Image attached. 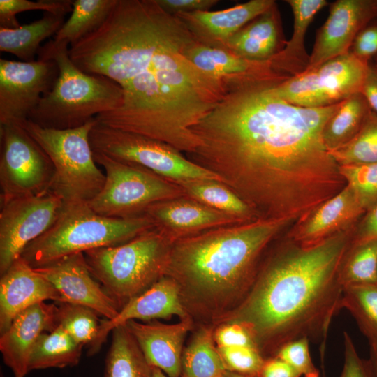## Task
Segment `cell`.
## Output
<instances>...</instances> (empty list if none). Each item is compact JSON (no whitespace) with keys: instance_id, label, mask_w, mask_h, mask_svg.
I'll use <instances>...</instances> for the list:
<instances>
[{"instance_id":"1f68e13d","label":"cell","mask_w":377,"mask_h":377,"mask_svg":"<svg viewBox=\"0 0 377 377\" xmlns=\"http://www.w3.org/2000/svg\"><path fill=\"white\" fill-rule=\"evenodd\" d=\"M177 184L181 187L186 196L244 222L260 219L246 202L221 182L198 180Z\"/></svg>"},{"instance_id":"52a82bcc","label":"cell","mask_w":377,"mask_h":377,"mask_svg":"<svg viewBox=\"0 0 377 377\" xmlns=\"http://www.w3.org/2000/svg\"><path fill=\"white\" fill-rule=\"evenodd\" d=\"M172 243L154 227L123 244L84 254L91 274L119 311L164 276Z\"/></svg>"},{"instance_id":"6da1fadb","label":"cell","mask_w":377,"mask_h":377,"mask_svg":"<svg viewBox=\"0 0 377 377\" xmlns=\"http://www.w3.org/2000/svg\"><path fill=\"white\" fill-rule=\"evenodd\" d=\"M278 82L229 87L192 128L200 144L188 156L221 177L259 218L295 223L346 186L323 140L340 103L297 106L275 93Z\"/></svg>"},{"instance_id":"f1b7e54d","label":"cell","mask_w":377,"mask_h":377,"mask_svg":"<svg viewBox=\"0 0 377 377\" xmlns=\"http://www.w3.org/2000/svg\"><path fill=\"white\" fill-rule=\"evenodd\" d=\"M111 333L104 377H152L153 367L126 325L116 327Z\"/></svg>"},{"instance_id":"cb8c5ba5","label":"cell","mask_w":377,"mask_h":377,"mask_svg":"<svg viewBox=\"0 0 377 377\" xmlns=\"http://www.w3.org/2000/svg\"><path fill=\"white\" fill-rule=\"evenodd\" d=\"M276 3L274 0H251L221 10L175 15L186 24L198 43L223 48L231 36Z\"/></svg>"},{"instance_id":"816d5d0a","label":"cell","mask_w":377,"mask_h":377,"mask_svg":"<svg viewBox=\"0 0 377 377\" xmlns=\"http://www.w3.org/2000/svg\"><path fill=\"white\" fill-rule=\"evenodd\" d=\"M152 377H168L161 369L153 367Z\"/></svg>"},{"instance_id":"7bdbcfd3","label":"cell","mask_w":377,"mask_h":377,"mask_svg":"<svg viewBox=\"0 0 377 377\" xmlns=\"http://www.w3.org/2000/svg\"><path fill=\"white\" fill-rule=\"evenodd\" d=\"M214 338L217 347L254 346L257 348L249 330L238 323H227L216 326Z\"/></svg>"},{"instance_id":"8d00e7d4","label":"cell","mask_w":377,"mask_h":377,"mask_svg":"<svg viewBox=\"0 0 377 377\" xmlns=\"http://www.w3.org/2000/svg\"><path fill=\"white\" fill-rule=\"evenodd\" d=\"M330 154L339 165L377 162V114L371 111L355 137Z\"/></svg>"},{"instance_id":"bcb514c9","label":"cell","mask_w":377,"mask_h":377,"mask_svg":"<svg viewBox=\"0 0 377 377\" xmlns=\"http://www.w3.org/2000/svg\"><path fill=\"white\" fill-rule=\"evenodd\" d=\"M166 12L177 15L209 9L218 3L217 0H156Z\"/></svg>"},{"instance_id":"db71d44e","label":"cell","mask_w":377,"mask_h":377,"mask_svg":"<svg viewBox=\"0 0 377 377\" xmlns=\"http://www.w3.org/2000/svg\"><path fill=\"white\" fill-rule=\"evenodd\" d=\"M369 63L377 68V55L375 56Z\"/></svg>"},{"instance_id":"836d02e7","label":"cell","mask_w":377,"mask_h":377,"mask_svg":"<svg viewBox=\"0 0 377 377\" xmlns=\"http://www.w3.org/2000/svg\"><path fill=\"white\" fill-rule=\"evenodd\" d=\"M340 307L352 315L369 345H377V283L344 288Z\"/></svg>"},{"instance_id":"f546056e","label":"cell","mask_w":377,"mask_h":377,"mask_svg":"<svg viewBox=\"0 0 377 377\" xmlns=\"http://www.w3.org/2000/svg\"><path fill=\"white\" fill-rule=\"evenodd\" d=\"M83 348L57 326L42 333L37 339L30 355L29 370L74 367L80 360Z\"/></svg>"},{"instance_id":"b9f144b4","label":"cell","mask_w":377,"mask_h":377,"mask_svg":"<svg viewBox=\"0 0 377 377\" xmlns=\"http://www.w3.org/2000/svg\"><path fill=\"white\" fill-rule=\"evenodd\" d=\"M343 366L339 377H374L369 360L359 355L354 342L347 332H343Z\"/></svg>"},{"instance_id":"ab89813d","label":"cell","mask_w":377,"mask_h":377,"mask_svg":"<svg viewBox=\"0 0 377 377\" xmlns=\"http://www.w3.org/2000/svg\"><path fill=\"white\" fill-rule=\"evenodd\" d=\"M217 348L227 369L242 375L258 377L266 360L254 346Z\"/></svg>"},{"instance_id":"f6af8a7d","label":"cell","mask_w":377,"mask_h":377,"mask_svg":"<svg viewBox=\"0 0 377 377\" xmlns=\"http://www.w3.org/2000/svg\"><path fill=\"white\" fill-rule=\"evenodd\" d=\"M371 239H377V202L366 210L353 234V244Z\"/></svg>"},{"instance_id":"ee69618b","label":"cell","mask_w":377,"mask_h":377,"mask_svg":"<svg viewBox=\"0 0 377 377\" xmlns=\"http://www.w3.org/2000/svg\"><path fill=\"white\" fill-rule=\"evenodd\" d=\"M354 56L369 64L377 55V24H368L355 38L350 49Z\"/></svg>"},{"instance_id":"44dd1931","label":"cell","mask_w":377,"mask_h":377,"mask_svg":"<svg viewBox=\"0 0 377 377\" xmlns=\"http://www.w3.org/2000/svg\"><path fill=\"white\" fill-rule=\"evenodd\" d=\"M49 300L61 302V296L48 280L19 257L1 275L0 334L21 312Z\"/></svg>"},{"instance_id":"d6986e66","label":"cell","mask_w":377,"mask_h":377,"mask_svg":"<svg viewBox=\"0 0 377 377\" xmlns=\"http://www.w3.org/2000/svg\"><path fill=\"white\" fill-rule=\"evenodd\" d=\"M174 316L179 320L191 318L182 304L178 286L172 279L163 276L149 289L130 300L115 318L101 320L97 339L88 350V355L98 353L108 334L117 326L130 320H169Z\"/></svg>"},{"instance_id":"e575fe53","label":"cell","mask_w":377,"mask_h":377,"mask_svg":"<svg viewBox=\"0 0 377 377\" xmlns=\"http://www.w3.org/2000/svg\"><path fill=\"white\" fill-rule=\"evenodd\" d=\"M344 288L377 283V239L352 244L340 270Z\"/></svg>"},{"instance_id":"681fc988","label":"cell","mask_w":377,"mask_h":377,"mask_svg":"<svg viewBox=\"0 0 377 377\" xmlns=\"http://www.w3.org/2000/svg\"><path fill=\"white\" fill-rule=\"evenodd\" d=\"M368 360L374 377H377V345H369V358Z\"/></svg>"},{"instance_id":"ffe728a7","label":"cell","mask_w":377,"mask_h":377,"mask_svg":"<svg viewBox=\"0 0 377 377\" xmlns=\"http://www.w3.org/2000/svg\"><path fill=\"white\" fill-rule=\"evenodd\" d=\"M57 306L40 302L18 314L0 337V351L4 364L15 377H25L33 348L45 332L57 327Z\"/></svg>"},{"instance_id":"484cf974","label":"cell","mask_w":377,"mask_h":377,"mask_svg":"<svg viewBox=\"0 0 377 377\" xmlns=\"http://www.w3.org/2000/svg\"><path fill=\"white\" fill-rule=\"evenodd\" d=\"M286 2L293 15L292 36L284 48L270 61L276 73L290 78L308 68L310 54L305 49V35L315 15L328 3L325 0H286Z\"/></svg>"},{"instance_id":"d590c367","label":"cell","mask_w":377,"mask_h":377,"mask_svg":"<svg viewBox=\"0 0 377 377\" xmlns=\"http://www.w3.org/2000/svg\"><path fill=\"white\" fill-rule=\"evenodd\" d=\"M57 327L66 331L76 342L88 348L95 343L101 325L98 313L91 308L68 302H59Z\"/></svg>"},{"instance_id":"11a10c76","label":"cell","mask_w":377,"mask_h":377,"mask_svg":"<svg viewBox=\"0 0 377 377\" xmlns=\"http://www.w3.org/2000/svg\"><path fill=\"white\" fill-rule=\"evenodd\" d=\"M1 377H3V376L2 375V374H1Z\"/></svg>"},{"instance_id":"7c38bea8","label":"cell","mask_w":377,"mask_h":377,"mask_svg":"<svg viewBox=\"0 0 377 377\" xmlns=\"http://www.w3.org/2000/svg\"><path fill=\"white\" fill-rule=\"evenodd\" d=\"M368 66L349 52L276 83L274 90L280 98L297 106L333 105L360 93Z\"/></svg>"},{"instance_id":"60d3db41","label":"cell","mask_w":377,"mask_h":377,"mask_svg":"<svg viewBox=\"0 0 377 377\" xmlns=\"http://www.w3.org/2000/svg\"><path fill=\"white\" fill-rule=\"evenodd\" d=\"M309 342L306 337L292 341L282 346L275 357L288 364L301 376L319 377L320 371L309 353Z\"/></svg>"},{"instance_id":"7a4b0ae2","label":"cell","mask_w":377,"mask_h":377,"mask_svg":"<svg viewBox=\"0 0 377 377\" xmlns=\"http://www.w3.org/2000/svg\"><path fill=\"white\" fill-rule=\"evenodd\" d=\"M195 41L156 0H117L99 28L70 46L69 56L83 72L105 76L123 89L121 107L96 117L98 123L191 154L200 144L192 128L228 87L185 57Z\"/></svg>"},{"instance_id":"3957f363","label":"cell","mask_w":377,"mask_h":377,"mask_svg":"<svg viewBox=\"0 0 377 377\" xmlns=\"http://www.w3.org/2000/svg\"><path fill=\"white\" fill-rule=\"evenodd\" d=\"M354 229L311 247L286 236L273 243L248 294L220 324L244 326L265 360L300 338L327 340L332 320L341 309L340 270Z\"/></svg>"},{"instance_id":"f35d334b","label":"cell","mask_w":377,"mask_h":377,"mask_svg":"<svg viewBox=\"0 0 377 377\" xmlns=\"http://www.w3.org/2000/svg\"><path fill=\"white\" fill-rule=\"evenodd\" d=\"M71 0H0V27L15 29L20 26L16 15L29 10H43L66 15L72 12Z\"/></svg>"},{"instance_id":"ba28073f","label":"cell","mask_w":377,"mask_h":377,"mask_svg":"<svg viewBox=\"0 0 377 377\" xmlns=\"http://www.w3.org/2000/svg\"><path fill=\"white\" fill-rule=\"evenodd\" d=\"M96 122L94 118L67 129L44 128L30 120L21 124L50 157L55 171L50 191L65 203H88L104 185L105 176L97 166L89 140Z\"/></svg>"},{"instance_id":"7402d4cb","label":"cell","mask_w":377,"mask_h":377,"mask_svg":"<svg viewBox=\"0 0 377 377\" xmlns=\"http://www.w3.org/2000/svg\"><path fill=\"white\" fill-rule=\"evenodd\" d=\"M124 325L151 366L161 369L168 377H181L184 341L194 327L191 318L175 324L155 320L147 323L130 320Z\"/></svg>"},{"instance_id":"8fae6325","label":"cell","mask_w":377,"mask_h":377,"mask_svg":"<svg viewBox=\"0 0 377 377\" xmlns=\"http://www.w3.org/2000/svg\"><path fill=\"white\" fill-rule=\"evenodd\" d=\"M0 203L50 191L54 165L44 149L21 126L0 125Z\"/></svg>"},{"instance_id":"f907efd6","label":"cell","mask_w":377,"mask_h":377,"mask_svg":"<svg viewBox=\"0 0 377 377\" xmlns=\"http://www.w3.org/2000/svg\"><path fill=\"white\" fill-rule=\"evenodd\" d=\"M326 345L322 344L320 347V367L322 370V377H327L325 371V359Z\"/></svg>"},{"instance_id":"5bb4252c","label":"cell","mask_w":377,"mask_h":377,"mask_svg":"<svg viewBox=\"0 0 377 377\" xmlns=\"http://www.w3.org/2000/svg\"><path fill=\"white\" fill-rule=\"evenodd\" d=\"M58 76L56 62L38 56L33 61L0 59V125L28 120Z\"/></svg>"},{"instance_id":"603a6c76","label":"cell","mask_w":377,"mask_h":377,"mask_svg":"<svg viewBox=\"0 0 377 377\" xmlns=\"http://www.w3.org/2000/svg\"><path fill=\"white\" fill-rule=\"evenodd\" d=\"M185 57L202 72L228 85L242 82L277 80L288 78L279 74L268 61H253L242 58L226 50L209 47L198 41L185 51Z\"/></svg>"},{"instance_id":"30bf717a","label":"cell","mask_w":377,"mask_h":377,"mask_svg":"<svg viewBox=\"0 0 377 377\" xmlns=\"http://www.w3.org/2000/svg\"><path fill=\"white\" fill-rule=\"evenodd\" d=\"M89 140L94 152L143 167L175 184L198 180H214L224 184L217 174L158 140L98 121L90 132Z\"/></svg>"},{"instance_id":"9a60e30c","label":"cell","mask_w":377,"mask_h":377,"mask_svg":"<svg viewBox=\"0 0 377 377\" xmlns=\"http://www.w3.org/2000/svg\"><path fill=\"white\" fill-rule=\"evenodd\" d=\"M377 18V0H337L318 29L306 69L350 52L357 34Z\"/></svg>"},{"instance_id":"d6a6232c","label":"cell","mask_w":377,"mask_h":377,"mask_svg":"<svg viewBox=\"0 0 377 377\" xmlns=\"http://www.w3.org/2000/svg\"><path fill=\"white\" fill-rule=\"evenodd\" d=\"M117 0H74L70 17L54 36L56 41L72 45L99 28Z\"/></svg>"},{"instance_id":"4dcf8cb0","label":"cell","mask_w":377,"mask_h":377,"mask_svg":"<svg viewBox=\"0 0 377 377\" xmlns=\"http://www.w3.org/2000/svg\"><path fill=\"white\" fill-rule=\"evenodd\" d=\"M371 111L361 93L341 102L323 130V140L327 150L333 151L353 139Z\"/></svg>"},{"instance_id":"2e32d148","label":"cell","mask_w":377,"mask_h":377,"mask_svg":"<svg viewBox=\"0 0 377 377\" xmlns=\"http://www.w3.org/2000/svg\"><path fill=\"white\" fill-rule=\"evenodd\" d=\"M34 269L55 288L61 302L91 308L108 320L118 314L114 302L91 274L84 253Z\"/></svg>"},{"instance_id":"9c48e42d","label":"cell","mask_w":377,"mask_h":377,"mask_svg":"<svg viewBox=\"0 0 377 377\" xmlns=\"http://www.w3.org/2000/svg\"><path fill=\"white\" fill-rule=\"evenodd\" d=\"M94 152V151H93ZM97 164L105 170V183L99 193L88 202L102 216L128 219L145 215L151 205L182 196L177 184L149 170L94 152Z\"/></svg>"},{"instance_id":"74e56055","label":"cell","mask_w":377,"mask_h":377,"mask_svg":"<svg viewBox=\"0 0 377 377\" xmlns=\"http://www.w3.org/2000/svg\"><path fill=\"white\" fill-rule=\"evenodd\" d=\"M339 170L365 212L377 202V162L339 165Z\"/></svg>"},{"instance_id":"f5cc1de1","label":"cell","mask_w":377,"mask_h":377,"mask_svg":"<svg viewBox=\"0 0 377 377\" xmlns=\"http://www.w3.org/2000/svg\"><path fill=\"white\" fill-rule=\"evenodd\" d=\"M223 377H252V376H248L242 375L235 372H232L230 371H227V372L225 374V375Z\"/></svg>"},{"instance_id":"8992f818","label":"cell","mask_w":377,"mask_h":377,"mask_svg":"<svg viewBox=\"0 0 377 377\" xmlns=\"http://www.w3.org/2000/svg\"><path fill=\"white\" fill-rule=\"evenodd\" d=\"M153 228L146 215L108 217L87 202H64L55 222L25 247L21 257L31 267H40L73 254L123 244Z\"/></svg>"},{"instance_id":"5b68a950","label":"cell","mask_w":377,"mask_h":377,"mask_svg":"<svg viewBox=\"0 0 377 377\" xmlns=\"http://www.w3.org/2000/svg\"><path fill=\"white\" fill-rule=\"evenodd\" d=\"M69 43L48 41L38 56L53 59L58 76L28 120L49 128L81 126L98 115L116 110L124 103L121 87L108 77L81 71L71 59Z\"/></svg>"},{"instance_id":"e0dca14e","label":"cell","mask_w":377,"mask_h":377,"mask_svg":"<svg viewBox=\"0 0 377 377\" xmlns=\"http://www.w3.org/2000/svg\"><path fill=\"white\" fill-rule=\"evenodd\" d=\"M364 212L355 192L346 184L339 193L295 222L286 236L302 246H313L354 228Z\"/></svg>"},{"instance_id":"4316f807","label":"cell","mask_w":377,"mask_h":377,"mask_svg":"<svg viewBox=\"0 0 377 377\" xmlns=\"http://www.w3.org/2000/svg\"><path fill=\"white\" fill-rule=\"evenodd\" d=\"M213 325H194L184 346L181 377H223L228 371L216 345Z\"/></svg>"},{"instance_id":"7dc6e473","label":"cell","mask_w":377,"mask_h":377,"mask_svg":"<svg viewBox=\"0 0 377 377\" xmlns=\"http://www.w3.org/2000/svg\"><path fill=\"white\" fill-rule=\"evenodd\" d=\"M258 377H301L288 364L277 357L267 359Z\"/></svg>"},{"instance_id":"c3c4849f","label":"cell","mask_w":377,"mask_h":377,"mask_svg":"<svg viewBox=\"0 0 377 377\" xmlns=\"http://www.w3.org/2000/svg\"><path fill=\"white\" fill-rule=\"evenodd\" d=\"M360 93L366 99L371 110L377 114V68L370 63Z\"/></svg>"},{"instance_id":"ac0fdd59","label":"cell","mask_w":377,"mask_h":377,"mask_svg":"<svg viewBox=\"0 0 377 377\" xmlns=\"http://www.w3.org/2000/svg\"><path fill=\"white\" fill-rule=\"evenodd\" d=\"M145 215L172 242L211 229L246 223L186 195L155 203L147 209Z\"/></svg>"},{"instance_id":"83f0119b","label":"cell","mask_w":377,"mask_h":377,"mask_svg":"<svg viewBox=\"0 0 377 377\" xmlns=\"http://www.w3.org/2000/svg\"><path fill=\"white\" fill-rule=\"evenodd\" d=\"M65 15L45 12L39 20L17 28L0 27V50L12 54L22 61H35L41 43L56 35L64 23Z\"/></svg>"},{"instance_id":"277c9868","label":"cell","mask_w":377,"mask_h":377,"mask_svg":"<svg viewBox=\"0 0 377 377\" xmlns=\"http://www.w3.org/2000/svg\"><path fill=\"white\" fill-rule=\"evenodd\" d=\"M290 224L258 219L173 242L164 276L178 286L194 325L217 326L241 304L268 249Z\"/></svg>"},{"instance_id":"d4e9b609","label":"cell","mask_w":377,"mask_h":377,"mask_svg":"<svg viewBox=\"0 0 377 377\" xmlns=\"http://www.w3.org/2000/svg\"><path fill=\"white\" fill-rule=\"evenodd\" d=\"M286 42L276 3L231 36L222 49L246 59L268 61Z\"/></svg>"},{"instance_id":"4fadbf2b","label":"cell","mask_w":377,"mask_h":377,"mask_svg":"<svg viewBox=\"0 0 377 377\" xmlns=\"http://www.w3.org/2000/svg\"><path fill=\"white\" fill-rule=\"evenodd\" d=\"M64 202L52 191L15 198L1 205L0 274L25 247L46 232L58 218Z\"/></svg>"}]
</instances>
